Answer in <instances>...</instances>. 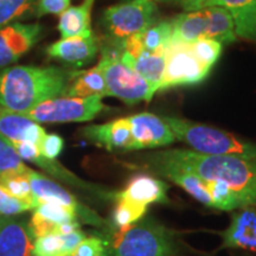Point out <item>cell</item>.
I'll use <instances>...</instances> for the list:
<instances>
[{"label":"cell","instance_id":"39","mask_svg":"<svg viewBox=\"0 0 256 256\" xmlns=\"http://www.w3.org/2000/svg\"><path fill=\"white\" fill-rule=\"evenodd\" d=\"M172 256H174V255H172Z\"/></svg>","mask_w":256,"mask_h":256},{"label":"cell","instance_id":"19","mask_svg":"<svg viewBox=\"0 0 256 256\" xmlns=\"http://www.w3.org/2000/svg\"><path fill=\"white\" fill-rule=\"evenodd\" d=\"M220 6L232 14L236 36L256 40V0H206L203 8Z\"/></svg>","mask_w":256,"mask_h":256},{"label":"cell","instance_id":"12","mask_svg":"<svg viewBox=\"0 0 256 256\" xmlns=\"http://www.w3.org/2000/svg\"><path fill=\"white\" fill-rule=\"evenodd\" d=\"M89 142L110 152L136 151L132 128L127 118H121L101 124H89L80 130Z\"/></svg>","mask_w":256,"mask_h":256},{"label":"cell","instance_id":"13","mask_svg":"<svg viewBox=\"0 0 256 256\" xmlns=\"http://www.w3.org/2000/svg\"><path fill=\"white\" fill-rule=\"evenodd\" d=\"M100 50V43L94 32L87 36L60 38L46 49L49 58L58 60L72 68H81L90 63Z\"/></svg>","mask_w":256,"mask_h":256},{"label":"cell","instance_id":"34","mask_svg":"<svg viewBox=\"0 0 256 256\" xmlns=\"http://www.w3.org/2000/svg\"><path fill=\"white\" fill-rule=\"evenodd\" d=\"M69 256H108L107 241L104 238H86Z\"/></svg>","mask_w":256,"mask_h":256},{"label":"cell","instance_id":"28","mask_svg":"<svg viewBox=\"0 0 256 256\" xmlns=\"http://www.w3.org/2000/svg\"><path fill=\"white\" fill-rule=\"evenodd\" d=\"M206 190L212 200L214 209L232 211L243 208V204L236 192L223 182H206Z\"/></svg>","mask_w":256,"mask_h":256},{"label":"cell","instance_id":"11","mask_svg":"<svg viewBox=\"0 0 256 256\" xmlns=\"http://www.w3.org/2000/svg\"><path fill=\"white\" fill-rule=\"evenodd\" d=\"M43 26L16 22L0 28V70L8 68L40 42Z\"/></svg>","mask_w":256,"mask_h":256},{"label":"cell","instance_id":"3","mask_svg":"<svg viewBox=\"0 0 256 256\" xmlns=\"http://www.w3.org/2000/svg\"><path fill=\"white\" fill-rule=\"evenodd\" d=\"M106 241L108 256H172L178 249L174 232L152 217L114 226Z\"/></svg>","mask_w":256,"mask_h":256},{"label":"cell","instance_id":"33","mask_svg":"<svg viewBox=\"0 0 256 256\" xmlns=\"http://www.w3.org/2000/svg\"><path fill=\"white\" fill-rule=\"evenodd\" d=\"M34 209V206L30 202L19 200L0 186V216H18Z\"/></svg>","mask_w":256,"mask_h":256},{"label":"cell","instance_id":"24","mask_svg":"<svg viewBox=\"0 0 256 256\" xmlns=\"http://www.w3.org/2000/svg\"><path fill=\"white\" fill-rule=\"evenodd\" d=\"M150 168L153 172L158 174L162 177H165L168 180L174 182L178 186H180L183 190L191 194L194 200L200 202L204 206L212 208V200L209 192L206 190V182L196 174H191V172L184 171V170L174 168V166L168 165H148Z\"/></svg>","mask_w":256,"mask_h":256},{"label":"cell","instance_id":"26","mask_svg":"<svg viewBox=\"0 0 256 256\" xmlns=\"http://www.w3.org/2000/svg\"><path fill=\"white\" fill-rule=\"evenodd\" d=\"M28 171H30V168L26 172L11 171L2 174H0V186L4 188L12 196L17 197L19 200L30 202L36 208L38 203L34 200V194H32L31 184L28 180Z\"/></svg>","mask_w":256,"mask_h":256},{"label":"cell","instance_id":"5","mask_svg":"<svg viewBox=\"0 0 256 256\" xmlns=\"http://www.w3.org/2000/svg\"><path fill=\"white\" fill-rule=\"evenodd\" d=\"M98 66L104 75L108 96L120 98L130 106L140 101L148 102L154 96L148 83L124 57L118 42L108 40L102 46L100 44Z\"/></svg>","mask_w":256,"mask_h":256},{"label":"cell","instance_id":"18","mask_svg":"<svg viewBox=\"0 0 256 256\" xmlns=\"http://www.w3.org/2000/svg\"><path fill=\"white\" fill-rule=\"evenodd\" d=\"M0 134L10 142H28L40 145L46 132L40 124L23 114L0 110Z\"/></svg>","mask_w":256,"mask_h":256},{"label":"cell","instance_id":"23","mask_svg":"<svg viewBox=\"0 0 256 256\" xmlns=\"http://www.w3.org/2000/svg\"><path fill=\"white\" fill-rule=\"evenodd\" d=\"M60 96H66V98L100 96L102 98L108 96L107 86L100 68L95 66L94 68L83 72H74L72 78Z\"/></svg>","mask_w":256,"mask_h":256},{"label":"cell","instance_id":"6","mask_svg":"<svg viewBox=\"0 0 256 256\" xmlns=\"http://www.w3.org/2000/svg\"><path fill=\"white\" fill-rule=\"evenodd\" d=\"M154 2H124L106 8L101 26L110 40H122L145 31L158 22Z\"/></svg>","mask_w":256,"mask_h":256},{"label":"cell","instance_id":"30","mask_svg":"<svg viewBox=\"0 0 256 256\" xmlns=\"http://www.w3.org/2000/svg\"><path fill=\"white\" fill-rule=\"evenodd\" d=\"M34 212L57 224H68L80 222L78 217L69 208L52 202H42L34 209ZM81 223V222H80Z\"/></svg>","mask_w":256,"mask_h":256},{"label":"cell","instance_id":"22","mask_svg":"<svg viewBox=\"0 0 256 256\" xmlns=\"http://www.w3.org/2000/svg\"><path fill=\"white\" fill-rule=\"evenodd\" d=\"M95 0H83L80 5L69 6L63 14H60L58 28L60 37L87 36L92 34V11Z\"/></svg>","mask_w":256,"mask_h":256},{"label":"cell","instance_id":"7","mask_svg":"<svg viewBox=\"0 0 256 256\" xmlns=\"http://www.w3.org/2000/svg\"><path fill=\"white\" fill-rule=\"evenodd\" d=\"M102 98H66L57 96L42 102L23 115L38 124L87 122L107 110Z\"/></svg>","mask_w":256,"mask_h":256},{"label":"cell","instance_id":"16","mask_svg":"<svg viewBox=\"0 0 256 256\" xmlns=\"http://www.w3.org/2000/svg\"><path fill=\"white\" fill-rule=\"evenodd\" d=\"M168 185L147 174L136 176L122 191L115 192L114 200L148 208L153 203H168Z\"/></svg>","mask_w":256,"mask_h":256},{"label":"cell","instance_id":"1","mask_svg":"<svg viewBox=\"0 0 256 256\" xmlns=\"http://www.w3.org/2000/svg\"><path fill=\"white\" fill-rule=\"evenodd\" d=\"M147 164L174 166L204 182H223L236 192L243 206H256V159L174 148L153 153L147 158Z\"/></svg>","mask_w":256,"mask_h":256},{"label":"cell","instance_id":"35","mask_svg":"<svg viewBox=\"0 0 256 256\" xmlns=\"http://www.w3.org/2000/svg\"><path fill=\"white\" fill-rule=\"evenodd\" d=\"M64 140L58 134H46L40 144V153L48 159L56 160L63 151Z\"/></svg>","mask_w":256,"mask_h":256},{"label":"cell","instance_id":"31","mask_svg":"<svg viewBox=\"0 0 256 256\" xmlns=\"http://www.w3.org/2000/svg\"><path fill=\"white\" fill-rule=\"evenodd\" d=\"M28 168H30L24 164L14 151V146L2 134H0V174L11 171L26 172Z\"/></svg>","mask_w":256,"mask_h":256},{"label":"cell","instance_id":"14","mask_svg":"<svg viewBox=\"0 0 256 256\" xmlns=\"http://www.w3.org/2000/svg\"><path fill=\"white\" fill-rule=\"evenodd\" d=\"M132 128L136 150L156 148L171 145L176 138L162 115L140 113L127 118Z\"/></svg>","mask_w":256,"mask_h":256},{"label":"cell","instance_id":"20","mask_svg":"<svg viewBox=\"0 0 256 256\" xmlns=\"http://www.w3.org/2000/svg\"><path fill=\"white\" fill-rule=\"evenodd\" d=\"M172 38L174 42L191 43L198 40H208L209 20L206 10L184 12L171 20Z\"/></svg>","mask_w":256,"mask_h":256},{"label":"cell","instance_id":"37","mask_svg":"<svg viewBox=\"0 0 256 256\" xmlns=\"http://www.w3.org/2000/svg\"><path fill=\"white\" fill-rule=\"evenodd\" d=\"M159 2L177 4L179 6H182L185 12H191L203 8L204 2H206V0H159Z\"/></svg>","mask_w":256,"mask_h":256},{"label":"cell","instance_id":"21","mask_svg":"<svg viewBox=\"0 0 256 256\" xmlns=\"http://www.w3.org/2000/svg\"><path fill=\"white\" fill-rule=\"evenodd\" d=\"M122 52L128 62L136 69V72L148 83L153 95H156L159 92L160 83H162L165 72L166 49L158 51H142L134 57H130L124 50Z\"/></svg>","mask_w":256,"mask_h":256},{"label":"cell","instance_id":"27","mask_svg":"<svg viewBox=\"0 0 256 256\" xmlns=\"http://www.w3.org/2000/svg\"><path fill=\"white\" fill-rule=\"evenodd\" d=\"M37 0H0V28L34 16Z\"/></svg>","mask_w":256,"mask_h":256},{"label":"cell","instance_id":"4","mask_svg":"<svg viewBox=\"0 0 256 256\" xmlns=\"http://www.w3.org/2000/svg\"><path fill=\"white\" fill-rule=\"evenodd\" d=\"M176 140L186 144L192 151L211 156H236L256 159V144L215 127L177 116L162 115Z\"/></svg>","mask_w":256,"mask_h":256},{"label":"cell","instance_id":"9","mask_svg":"<svg viewBox=\"0 0 256 256\" xmlns=\"http://www.w3.org/2000/svg\"><path fill=\"white\" fill-rule=\"evenodd\" d=\"M28 180H30L32 194H34L37 203H42V202L58 203L60 206L72 209L78 215L80 222L96 226V228H104L106 226V222L102 220V217L98 216L94 210L86 206L72 194H70L68 190L60 186L52 179L30 168Z\"/></svg>","mask_w":256,"mask_h":256},{"label":"cell","instance_id":"38","mask_svg":"<svg viewBox=\"0 0 256 256\" xmlns=\"http://www.w3.org/2000/svg\"><path fill=\"white\" fill-rule=\"evenodd\" d=\"M124 2H154V0H124Z\"/></svg>","mask_w":256,"mask_h":256},{"label":"cell","instance_id":"8","mask_svg":"<svg viewBox=\"0 0 256 256\" xmlns=\"http://www.w3.org/2000/svg\"><path fill=\"white\" fill-rule=\"evenodd\" d=\"M210 70L192 55L186 44L171 40L166 46L165 72L159 92L179 86L196 84L209 75Z\"/></svg>","mask_w":256,"mask_h":256},{"label":"cell","instance_id":"25","mask_svg":"<svg viewBox=\"0 0 256 256\" xmlns=\"http://www.w3.org/2000/svg\"><path fill=\"white\" fill-rule=\"evenodd\" d=\"M87 238L81 229L68 234H49L34 240L32 256H69Z\"/></svg>","mask_w":256,"mask_h":256},{"label":"cell","instance_id":"2","mask_svg":"<svg viewBox=\"0 0 256 256\" xmlns=\"http://www.w3.org/2000/svg\"><path fill=\"white\" fill-rule=\"evenodd\" d=\"M72 72L58 66H34L0 70V110L28 113L42 102L62 95Z\"/></svg>","mask_w":256,"mask_h":256},{"label":"cell","instance_id":"32","mask_svg":"<svg viewBox=\"0 0 256 256\" xmlns=\"http://www.w3.org/2000/svg\"><path fill=\"white\" fill-rule=\"evenodd\" d=\"M147 208L134 206L127 202L116 200V208L113 214L114 226H124L138 222L146 215Z\"/></svg>","mask_w":256,"mask_h":256},{"label":"cell","instance_id":"36","mask_svg":"<svg viewBox=\"0 0 256 256\" xmlns=\"http://www.w3.org/2000/svg\"><path fill=\"white\" fill-rule=\"evenodd\" d=\"M70 6V0H37L34 17L46 14H60Z\"/></svg>","mask_w":256,"mask_h":256},{"label":"cell","instance_id":"10","mask_svg":"<svg viewBox=\"0 0 256 256\" xmlns=\"http://www.w3.org/2000/svg\"><path fill=\"white\" fill-rule=\"evenodd\" d=\"M10 144L14 146V151L17 152V154L20 156L22 160H26V162H30L32 164L37 165L38 168L44 170V171L52 176V177L60 179V180L72 185L74 188H81L82 191L88 192V194H95L98 197L104 198V200H114L115 192L107 191L106 188L87 183L86 180H83V179L78 178V176L74 174L72 172H70L68 168H64L57 160L46 158L40 153V145H37V144L28 142H10Z\"/></svg>","mask_w":256,"mask_h":256},{"label":"cell","instance_id":"17","mask_svg":"<svg viewBox=\"0 0 256 256\" xmlns=\"http://www.w3.org/2000/svg\"><path fill=\"white\" fill-rule=\"evenodd\" d=\"M34 242L26 220L0 216V256H32Z\"/></svg>","mask_w":256,"mask_h":256},{"label":"cell","instance_id":"15","mask_svg":"<svg viewBox=\"0 0 256 256\" xmlns=\"http://www.w3.org/2000/svg\"><path fill=\"white\" fill-rule=\"evenodd\" d=\"M222 247L256 252V206L236 209L232 222L220 232Z\"/></svg>","mask_w":256,"mask_h":256},{"label":"cell","instance_id":"29","mask_svg":"<svg viewBox=\"0 0 256 256\" xmlns=\"http://www.w3.org/2000/svg\"><path fill=\"white\" fill-rule=\"evenodd\" d=\"M185 44L188 46L192 55L196 57L202 64H204L210 69L220 58L223 49V44L214 40H198Z\"/></svg>","mask_w":256,"mask_h":256}]
</instances>
